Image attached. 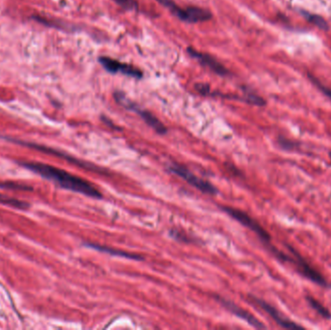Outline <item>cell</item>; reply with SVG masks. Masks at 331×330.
I'll return each instance as SVG.
<instances>
[{
	"mask_svg": "<svg viewBox=\"0 0 331 330\" xmlns=\"http://www.w3.org/2000/svg\"><path fill=\"white\" fill-rule=\"evenodd\" d=\"M20 165L56 183L64 189L95 198H101L103 197L102 193L91 182L56 166L36 162H22Z\"/></svg>",
	"mask_w": 331,
	"mask_h": 330,
	"instance_id": "6da1fadb",
	"label": "cell"
},
{
	"mask_svg": "<svg viewBox=\"0 0 331 330\" xmlns=\"http://www.w3.org/2000/svg\"><path fill=\"white\" fill-rule=\"evenodd\" d=\"M285 246L289 253L294 257L293 266L300 276L306 278L319 287L325 289L331 288V285L328 282L326 277L318 269H316L293 245L286 243Z\"/></svg>",
	"mask_w": 331,
	"mask_h": 330,
	"instance_id": "7a4b0ae2",
	"label": "cell"
},
{
	"mask_svg": "<svg viewBox=\"0 0 331 330\" xmlns=\"http://www.w3.org/2000/svg\"><path fill=\"white\" fill-rule=\"evenodd\" d=\"M222 209L229 216H231L232 218H233L234 220L239 222L241 225H243L244 227H246L250 231H252L259 237V239L262 241L264 246L269 252H271L274 249L275 246L271 242V235L257 220H255L253 217H251L246 212H244L240 209H237V208H233L231 206H223Z\"/></svg>",
	"mask_w": 331,
	"mask_h": 330,
	"instance_id": "3957f363",
	"label": "cell"
},
{
	"mask_svg": "<svg viewBox=\"0 0 331 330\" xmlns=\"http://www.w3.org/2000/svg\"><path fill=\"white\" fill-rule=\"evenodd\" d=\"M160 5L166 8L173 16L182 21L189 23H197L207 21L212 18V14L203 8L190 6L187 8L179 7L173 0H156Z\"/></svg>",
	"mask_w": 331,
	"mask_h": 330,
	"instance_id": "277c9868",
	"label": "cell"
},
{
	"mask_svg": "<svg viewBox=\"0 0 331 330\" xmlns=\"http://www.w3.org/2000/svg\"><path fill=\"white\" fill-rule=\"evenodd\" d=\"M115 99L116 101L122 106L123 108H125L126 110L135 112L137 115H139L142 119L149 126L151 127L156 133L160 134V135H165L166 133L167 132V129L165 125L160 121V119H158L153 114H151L150 112L144 110L142 108H140L136 103H134L133 101H131L129 98H127V96L120 91H116L115 92Z\"/></svg>",
	"mask_w": 331,
	"mask_h": 330,
	"instance_id": "5b68a950",
	"label": "cell"
},
{
	"mask_svg": "<svg viewBox=\"0 0 331 330\" xmlns=\"http://www.w3.org/2000/svg\"><path fill=\"white\" fill-rule=\"evenodd\" d=\"M248 298L250 302H252L254 305L258 306L264 312H265L279 327L287 330H305L304 327L298 325L297 322L284 316V314H282L278 309H276L273 305L266 302L265 300L253 295H249Z\"/></svg>",
	"mask_w": 331,
	"mask_h": 330,
	"instance_id": "8992f818",
	"label": "cell"
},
{
	"mask_svg": "<svg viewBox=\"0 0 331 330\" xmlns=\"http://www.w3.org/2000/svg\"><path fill=\"white\" fill-rule=\"evenodd\" d=\"M167 169L170 172L178 175L183 180H185L187 183H189L190 185L197 188L198 190H199L202 193H205L208 195H216L218 193V190L216 189V187L213 184H211L207 180H204V179L199 178V176L195 175L193 172H191L184 165L172 163L167 166Z\"/></svg>",
	"mask_w": 331,
	"mask_h": 330,
	"instance_id": "52a82bcc",
	"label": "cell"
},
{
	"mask_svg": "<svg viewBox=\"0 0 331 330\" xmlns=\"http://www.w3.org/2000/svg\"><path fill=\"white\" fill-rule=\"evenodd\" d=\"M99 62L108 72L112 74H122L135 79H142L144 76L143 71L139 68L127 63L120 62L109 56H100Z\"/></svg>",
	"mask_w": 331,
	"mask_h": 330,
	"instance_id": "ba28073f",
	"label": "cell"
},
{
	"mask_svg": "<svg viewBox=\"0 0 331 330\" xmlns=\"http://www.w3.org/2000/svg\"><path fill=\"white\" fill-rule=\"evenodd\" d=\"M7 140H10L12 141L13 143H16V144H19L21 146H25V147H28V148H35L37 150H40V151H43L45 153H50V154H52V155H56V156H59V157H63L65 158L67 161L75 164V165H80L83 168H87L89 170H92V171H96V172H104L105 170L101 169L100 167H97L90 163H86L84 161H81L77 158H74L70 155H67L61 151H58V150H55V149H52L50 148H48V147H45V146H41V145H37V144H33V143H28V142H24V141H19V140H16V139H9V138H6Z\"/></svg>",
	"mask_w": 331,
	"mask_h": 330,
	"instance_id": "9c48e42d",
	"label": "cell"
},
{
	"mask_svg": "<svg viewBox=\"0 0 331 330\" xmlns=\"http://www.w3.org/2000/svg\"><path fill=\"white\" fill-rule=\"evenodd\" d=\"M214 297L216 298V300H218L224 307H226L231 313H232L234 316L238 317L239 319L245 321L247 324H249L251 327L258 329V330H265L266 326H265L259 319H257L253 314H251L250 312H248L245 309H242L241 307H239L238 305L234 304L233 302H232L229 299L223 298L221 297L218 296H214Z\"/></svg>",
	"mask_w": 331,
	"mask_h": 330,
	"instance_id": "30bf717a",
	"label": "cell"
},
{
	"mask_svg": "<svg viewBox=\"0 0 331 330\" xmlns=\"http://www.w3.org/2000/svg\"><path fill=\"white\" fill-rule=\"evenodd\" d=\"M187 51L190 54V56L197 59L201 65L209 68L213 73L219 76H223V77L229 75V70L223 64H221L216 58H214L212 55L208 53L200 52L191 47L187 49Z\"/></svg>",
	"mask_w": 331,
	"mask_h": 330,
	"instance_id": "8fae6325",
	"label": "cell"
},
{
	"mask_svg": "<svg viewBox=\"0 0 331 330\" xmlns=\"http://www.w3.org/2000/svg\"><path fill=\"white\" fill-rule=\"evenodd\" d=\"M84 245L91 248V249L97 250L99 252H104L106 254H110V255L116 256V257H121V258H126V259L135 260V261H143L145 259L143 256H141L139 254H135V253L119 250V249H115L113 247H109L106 245H100V244L91 243V242H86V243H84Z\"/></svg>",
	"mask_w": 331,
	"mask_h": 330,
	"instance_id": "7c38bea8",
	"label": "cell"
},
{
	"mask_svg": "<svg viewBox=\"0 0 331 330\" xmlns=\"http://www.w3.org/2000/svg\"><path fill=\"white\" fill-rule=\"evenodd\" d=\"M305 301L309 305L311 309H313L319 316H321L325 320H331V312L324 305L322 304L318 299H316L314 297L307 295L305 297Z\"/></svg>",
	"mask_w": 331,
	"mask_h": 330,
	"instance_id": "4fadbf2b",
	"label": "cell"
},
{
	"mask_svg": "<svg viewBox=\"0 0 331 330\" xmlns=\"http://www.w3.org/2000/svg\"><path fill=\"white\" fill-rule=\"evenodd\" d=\"M300 14L306 18L307 21H309L310 23L314 24L318 28H320L322 30H325V31L330 29L329 22L322 16L317 15V14H312V13H310L308 11H304V10H301Z\"/></svg>",
	"mask_w": 331,
	"mask_h": 330,
	"instance_id": "5bb4252c",
	"label": "cell"
},
{
	"mask_svg": "<svg viewBox=\"0 0 331 330\" xmlns=\"http://www.w3.org/2000/svg\"><path fill=\"white\" fill-rule=\"evenodd\" d=\"M277 144L279 148L285 151H300L301 148V144L299 142L288 139L283 136H279Z\"/></svg>",
	"mask_w": 331,
	"mask_h": 330,
	"instance_id": "9a60e30c",
	"label": "cell"
},
{
	"mask_svg": "<svg viewBox=\"0 0 331 330\" xmlns=\"http://www.w3.org/2000/svg\"><path fill=\"white\" fill-rule=\"evenodd\" d=\"M0 203L9 205V206H12L15 208H18V209H27L29 207V204L27 202L17 199V198H10V197L3 195V194H0Z\"/></svg>",
	"mask_w": 331,
	"mask_h": 330,
	"instance_id": "2e32d148",
	"label": "cell"
},
{
	"mask_svg": "<svg viewBox=\"0 0 331 330\" xmlns=\"http://www.w3.org/2000/svg\"><path fill=\"white\" fill-rule=\"evenodd\" d=\"M0 188H2V189L22 190V191H30V190H32V187H30L28 185L19 184V183H14V182H0Z\"/></svg>",
	"mask_w": 331,
	"mask_h": 330,
	"instance_id": "e0dca14e",
	"label": "cell"
},
{
	"mask_svg": "<svg viewBox=\"0 0 331 330\" xmlns=\"http://www.w3.org/2000/svg\"><path fill=\"white\" fill-rule=\"evenodd\" d=\"M308 78L310 79V81L329 98V99H331V88H329L328 86H326L325 84H323L316 77H314L313 75H311V74H308Z\"/></svg>",
	"mask_w": 331,
	"mask_h": 330,
	"instance_id": "ac0fdd59",
	"label": "cell"
},
{
	"mask_svg": "<svg viewBox=\"0 0 331 330\" xmlns=\"http://www.w3.org/2000/svg\"><path fill=\"white\" fill-rule=\"evenodd\" d=\"M118 6L123 8L124 10L128 11H135L138 10V2L136 0H114Z\"/></svg>",
	"mask_w": 331,
	"mask_h": 330,
	"instance_id": "d6986e66",
	"label": "cell"
},
{
	"mask_svg": "<svg viewBox=\"0 0 331 330\" xmlns=\"http://www.w3.org/2000/svg\"><path fill=\"white\" fill-rule=\"evenodd\" d=\"M170 235L172 236V238L180 241V242H186V243H190L192 242V240L189 238V236L187 234H185L184 232L177 231V230H171L170 231Z\"/></svg>",
	"mask_w": 331,
	"mask_h": 330,
	"instance_id": "ffe728a7",
	"label": "cell"
},
{
	"mask_svg": "<svg viewBox=\"0 0 331 330\" xmlns=\"http://www.w3.org/2000/svg\"><path fill=\"white\" fill-rule=\"evenodd\" d=\"M329 156H330V159H331V151L330 152V153H329Z\"/></svg>",
	"mask_w": 331,
	"mask_h": 330,
	"instance_id": "44dd1931",
	"label": "cell"
}]
</instances>
